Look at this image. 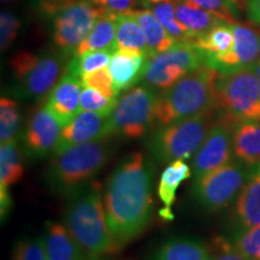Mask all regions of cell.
Here are the masks:
<instances>
[{
    "mask_svg": "<svg viewBox=\"0 0 260 260\" xmlns=\"http://www.w3.org/2000/svg\"><path fill=\"white\" fill-rule=\"evenodd\" d=\"M65 54L18 51L10 60L18 93L29 100H46L67 70Z\"/></svg>",
    "mask_w": 260,
    "mask_h": 260,
    "instance_id": "cell-6",
    "label": "cell"
},
{
    "mask_svg": "<svg viewBox=\"0 0 260 260\" xmlns=\"http://www.w3.org/2000/svg\"><path fill=\"white\" fill-rule=\"evenodd\" d=\"M158 94L146 86H136L117 100L109 116L110 134L136 140L148 134L154 123Z\"/></svg>",
    "mask_w": 260,
    "mask_h": 260,
    "instance_id": "cell-9",
    "label": "cell"
},
{
    "mask_svg": "<svg viewBox=\"0 0 260 260\" xmlns=\"http://www.w3.org/2000/svg\"><path fill=\"white\" fill-rule=\"evenodd\" d=\"M106 136H111L109 126V116L90 111H80L79 115L75 117L73 121L68 123L61 129L57 152L77 145L104 139Z\"/></svg>",
    "mask_w": 260,
    "mask_h": 260,
    "instance_id": "cell-15",
    "label": "cell"
},
{
    "mask_svg": "<svg viewBox=\"0 0 260 260\" xmlns=\"http://www.w3.org/2000/svg\"><path fill=\"white\" fill-rule=\"evenodd\" d=\"M86 2H88V3H90V4H93V5H99V6H102L103 0H86Z\"/></svg>",
    "mask_w": 260,
    "mask_h": 260,
    "instance_id": "cell-45",
    "label": "cell"
},
{
    "mask_svg": "<svg viewBox=\"0 0 260 260\" xmlns=\"http://www.w3.org/2000/svg\"><path fill=\"white\" fill-rule=\"evenodd\" d=\"M213 251L200 240L180 236L167 240L152 253L149 260H212Z\"/></svg>",
    "mask_w": 260,
    "mask_h": 260,
    "instance_id": "cell-20",
    "label": "cell"
},
{
    "mask_svg": "<svg viewBox=\"0 0 260 260\" xmlns=\"http://www.w3.org/2000/svg\"><path fill=\"white\" fill-rule=\"evenodd\" d=\"M11 260H47L44 236L18 240L12 249Z\"/></svg>",
    "mask_w": 260,
    "mask_h": 260,
    "instance_id": "cell-34",
    "label": "cell"
},
{
    "mask_svg": "<svg viewBox=\"0 0 260 260\" xmlns=\"http://www.w3.org/2000/svg\"><path fill=\"white\" fill-rule=\"evenodd\" d=\"M235 125L236 122L232 119L224 116H217V121L211 128L209 135L193 157L191 175L194 181L232 161Z\"/></svg>",
    "mask_w": 260,
    "mask_h": 260,
    "instance_id": "cell-13",
    "label": "cell"
},
{
    "mask_svg": "<svg viewBox=\"0 0 260 260\" xmlns=\"http://www.w3.org/2000/svg\"><path fill=\"white\" fill-rule=\"evenodd\" d=\"M103 9L86 0H77L53 17V42L65 56H75Z\"/></svg>",
    "mask_w": 260,
    "mask_h": 260,
    "instance_id": "cell-11",
    "label": "cell"
},
{
    "mask_svg": "<svg viewBox=\"0 0 260 260\" xmlns=\"http://www.w3.org/2000/svg\"><path fill=\"white\" fill-rule=\"evenodd\" d=\"M217 109L190 118L159 125L147 140L152 158L161 164L187 160L194 157L217 121Z\"/></svg>",
    "mask_w": 260,
    "mask_h": 260,
    "instance_id": "cell-5",
    "label": "cell"
},
{
    "mask_svg": "<svg viewBox=\"0 0 260 260\" xmlns=\"http://www.w3.org/2000/svg\"><path fill=\"white\" fill-rule=\"evenodd\" d=\"M216 252H213L212 260H247L234 248L232 242L224 239H217L214 242Z\"/></svg>",
    "mask_w": 260,
    "mask_h": 260,
    "instance_id": "cell-39",
    "label": "cell"
},
{
    "mask_svg": "<svg viewBox=\"0 0 260 260\" xmlns=\"http://www.w3.org/2000/svg\"><path fill=\"white\" fill-rule=\"evenodd\" d=\"M256 172H258V174L260 175V165L258 167V170H256Z\"/></svg>",
    "mask_w": 260,
    "mask_h": 260,
    "instance_id": "cell-49",
    "label": "cell"
},
{
    "mask_svg": "<svg viewBox=\"0 0 260 260\" xmlns=\"http://www.w3.org/2000/svg\"><path fill=\"white\" fill-rule=\"evenodd\" d=\"M232 245L247 260H260V224L235 234Z\"/></svg>",
    "mask_w": 260,
    "mask_h": 260,
    "instance_id": "cell-32",
    "label": "cell"
},
{
    "mask_svg": "<svg viewBox=\"0 0 260 260\" xmlns=\"http://www.w3.org/2000/svg\"><path fill=\"white\" fill-rule=\"evenodd\" d=\"M175 8H176V0H165V2L153 4L149 10L153 12L158 21L167 29V31L175 41L193 42L195 37L178 21L175 14Z\"/></svg>",
    "mask_w": 260,
    "mask_h": 260,
    "instance_id": "cell-29",
    "label": "cell"
},
{
    "mask_svg": "<svg viewBox=\"0 0 260 260\" xmlns=\"http://www.w3.org/2000/svg\"><path fill=\"white\" fill-rule=\"evenodd\" d=\"M234 24L235 23L222 22L214 25L209 31L195 39L193 44L198 50L203 52L204 56L222 54L233 46Z\"/></svg>",
    "mask_w": 260,
    "mask_h": 260,
    "instance_id": "cell-28",
    "label": "cell"
},
{
    "mask_svg": "<svg viewBox=\"0 0 260 260\" xmlns=\"http://www.w3.org/2000/svg\"><path fill=\"white\" fill-rule=\"evenodd\" d=\"M112 53V50H100L87 52L80 56H74L73 59L67 65L65 71L76 75L81 79L84 74L106 68L110 63Z\"/></svg>",
    "mask_w": 260,
    "mask_h": 260,
    "instance_id": "cell-31",
    "label": "cell"
},
{
    "mask_svg": "<svg viewBox=\"0 0 260 260\" xmlns=\"http://www.w3.org/2000/svg\"><path fill=\"white\" fill-rule=\"evenodd\" d=\"M160 2H165V0H141L142 4H144L147 9L149 8V5L157 4V3H160Z\"/></svg>",
    "mask_w": 260,
    "mask_h": 260,
    "instance_id": "cell-44",
    "label": "cell"
},
{
    "mask_svg": "<svg viewBox=\"0 0 260 260\" xmlns=\"http://www.w3.org/2000/svg\"><path fill=\"white\" fill-rule=\"evenodd\" d=\"M148 58L144 53L128 51H115L109 63L113 86L118 95L142 80Z\"/></svg>",
    "mask_w": 260,
    "mask_h": 260,
    "instance_id": "cell-17",
    "label": "cell"
},
{
    "mask_svg": "<svg viewBox=\"0 0 260 260\" xmlns=\"http://www.w3.org/2000/svg\"><path fill=\"white\" fill-rule=\"evenodd\" d=\"M82 81L76 75L67 73L58 81L45 105L57 117L63 126L70 123L81 111Z\"/></svg>",
    "mask_w": 260,
    "mask_h": 260,
    "instance_id": "cell-16",
    "label": "cell"
},
{
    "mask_svg": "<svg viewBox=\"0 0 260 260\" xmlns=\"http://www.w3.org/2000/svg\"><path fill=\"white\" fill-rule=\"evenodd\" d=\"M153 165L141 152H133L110 175L104 191L106 219L121 249L147 229L153 216Z\"/></svg>",
    "mask_w": 260,
    "mask_h": 260,
    "instance_id": "cell-1",
    "label": "cell"
},
{
    "mask_svg": "<svg viewBox=\"0 0 260 260\" xmlns=\"http://www.w3.org/2000/svg\"><path fill=\"white\" fill-rule=\"evenodd\" d=\"M21 135V112L15 100L3 96L0 100V142L17 140Z\"/></svg>",
    "mask_w": 260,
    "mask_h": 260,
    "instance_id": "cell-30",
    "label": "cell"
},
{
    "mask_svg": "<svg viewBox=\"0 0 260 260\" xmlns=\"http://www.w3.org/2000/svg\"><path fill=\"white\" fill-rule=\"evenodd\" d=\"M117 98H107L95 89L84 87L81 93V111H90L110 116L115 109Z\"/></svg>",
    "mask_w": 260,
    "mask_h": 260,
    "instance_id": "cell-33",
    "label": "cell"
},
{
    "mask_svg": "<svg viewBox=\"0 0 260 260\" xmlns=\"http://www.w3.org/2000/svg\"><path fill=\"white\" fill-rule=\"evenodd\" d=\"M247 14L253 23L260 25V0H247Z\"/></svg>",
    "mask_w": 260,
    "mask_h": 260,
    "instance_id": "cell-41",
    "label": "cell"
},
{
    "mask_svg": "<svg viewBox=\"0 0 260 260\" xmlns=\"http://www.w3.org/2000/svg\"><path fill=\"white\" fill-rule=\"evenodd\" d=\"M0 194H2V217L4 218L11 207V198L9 195V189L5 188H0Z\"/></svg>",
    "mask_w": 260,
    "mask_h": 260,
    "instance_id": "cell-42",
    "label": "cell"
},
{
    "mask_svg": "<svg viewBox=\"0 0 260 260\" xmlns=\"http://www.w3.org/2000/svg\"><path fill=\"white\" fill-rule=\"evenodd\" d=\"M219 73L203 64L158 95L155 118L159 125L190 118L216 109Z\"/></svg>",
    "mask_w": 260,
    "mask_h": 260,
    "instance_id": "cell-4",
    "label": "cell"
},
{
    "mask_svg": "<svg viewBox=\"0 0 260 260\" xmlns=\"http://www.w3.org/2000/svg\"><path fill=\"white\" fill-rule=\"evenodd\" d=\"M47 260H83V251L64 223L47 222L44 234Z\"/></svg>",
    "mask_w": 260,
    "mask_h": 260,
    "instance_id": "cell-19",
    "label": "cell"
},
{
    "mask_svg": "<svg viewBox=\"0 0 260 260\" xmlns=\"http://www.w3.org/2000/svg\"><path fill=\"white\" fill-rule=\"evenodd\" d=\"M254 174V167L239 159L229 161L194 181L191 191L195 203L206 212L225 209L236 200L243 186Z\"/></svg>",
    "mask_w": 260,
    "mask_h": 260,
    "instance_id": "cell-8",
    "label": "cell"
},
{
    "mask_svg": "<svg viewBox=\"0 0 260 260\" xmlns=\"http://www.w3.org/2000/svg\"><path fill=\"white\" fill-rule=\"evenodd\" d=\"M188 2L199 6L201 9L209 10V11L217 12V14L225 16V17L234 21L232 16L234 10L232 8V4H230V0H188Z\"/></svg>",
    "mask_w": 260,
    "mask_h": 260,
    "instance_id": "cell-37",
    "label": "cell"
},
{
    "mask_svg": "<svg viewBox=\"0 0 260 260\" xmlns=\"http://www.w3.org/2000/svg\"><path fill=\"white\" fill-rule=\"evenodd\" d=\"M233 149L236 159L251 167L260 165V119L237 122L234 128Z\"/></svg>",
    "mask_w": 260,
    "mask_h": 260,
    "instance_id": "cell-21",
    "label": "cell"
},
{
    "mask_svg": "<svg viewBox=\"0 0 260 260\" xmlns=\"http://www.w3.org/2000/svg\"><path fill=\"white\" fill-rule=\"evenodd\" d=\"M83 260H98V258H92V256H88V258H84Z\"/></svg>",
    "mask_w": 260,
    "mask_h": 260,
    "instance_id": "cell-48",
    "label": "cell"
},
{
    "mask_svg": "<svg viewBox=\"0 0 260 260\" xmlns=\"http://www.w3.org/2000/svg\"><path fill=\"white\" fill-rule=\"evenodd\" d=\"M77 0H35V9L44 16H56L58 12Z\"/></svg>",
    "mask_w": 260,
    "mask_h": 260,
    "instance_id": "cell-38",
    "label": "cell"
},
{
    "mask_svg": "<svg viewBox=\"0 0 260 260\" xmlns=\"http://www.w3.org/2000/svg\"><path fill=\"white\" fill-rule=\"evenodd\" d=\"M234 41L230 50L222 54L204 56L205 64L218 73H228L251 67L260 56V34L249 27L234 24Z\"/></svg>",
    "mask_w": 260,
    "mask_h": 260,
    "instance_id": "cell-14",
    "label": "cell"
},
{
    "mask_svg": "<svg viewBox=\"0 0 260 260\" xmlns=\"http://www.w3.org/2000/svg\"><path fill=\"white\" fill-rule=\"evenodd\" d=\"M240 2H241V0H230V4H232L233 10H235V8H236L237 4H239Z\"/></svg>",
    "mask_w": 260,
    "mask_h": 260,
    "instance_id": "cell-46",
    "label": "cell"
},
{
    "mask_svg": "<svg viewBox=\"0 0 260 260\" xmlns=\"http://www.w3.org/2000/svg\"><path fill=\"white\" fill-rule=\"evenodd\" d=\"M175 14L178 21L194 35L195 39L222 22L234 23V21L225 16L201 9L188 0H177Z\"/></svg>",
    "mask_w": 260,
    "mask_h": 260,
    "instance_id": "cell-22",
    "label": "cell"
},
{
    "mask_svg": "<svg viewBox=\"0 0 260 260\" xmlns=\"http://www.w3.org/2000/svg\"><path fill=\"white\" fill-rule=\"evenodd\" d=\"M116 41V14H111L103 10L102 14L96 18L92 30L87 38L81 42L76 50L75 56L87 53L92 51L112 50L115 52Z\"/></svg>",
    "mask_w": 260,
    "mask_h": 260,
    "instance_id": "cell-25",
    "label": "cell"
},
{
    "mask_svg": "<svg viewBox=\"0 0 260 260\" xmlns=\"http://www.w3.org/2000/svg\"><path fill=\"white\" fill-rule=\"evenodd\" d=\"M133 12L145 32L146 41H147L148 59L154 57L155 54L169 50L176 44V41L171 38L167 29L162 27V24L158 21V18L151 10H134Z\"/></svg>",
    "mask_w": 260,
    "mask_h": 260,
    "instance_id": "cell-26",
    "label": "cell"
},
{
    "mask_svg": "<svg viewBox=\"0 0 260 260\" xmlns=\"http://www.w3.org/2000/svg\"><path fill=\"white\" fill-rule=\"evenodd\" d=\"M110 136L63 149L52 155L45 171L48 189L69 199L93 182L111 155Z\"/></svg>",
    "mask_w": 260,
    "mask_h": 260,
    "instance_id": "cell-3",
    "label": "cell"
},
{
    "mask_svg": "<svg viewBox=\"0 0 260 260\" xmlns=\"http://www.w3.org/2000/svg\"><path fill=\"white\" fill-rule=\"evenodd\" d=\"M216 109L236 123L260 119V83L252 65L219 73Z\"/></svg>",
    "mask_w": 260,
    "mask_h": 260,
    "instance_id": "cell-7",
    "label": "cell"
},
{
    "mask_svg": "<svg viewBox=\"0 0 260 260\" xmlns=\"http://www.w3.org/2000/svg\"><path fill=\"white\" fill-rule=\"evenodd\" d=\"M3 3H5V4H11V3H15V2H18V0H2Z\"/></svg>",
    "mask_w": 260,
    "mask_h": 260,
    "instance_id": "cell-47",
    "label": "cell"
},
{
    "mask_svg": "<svg viewBox=\"0 0 260 260\" xmlns=\"http://www.w3.org/2000/svg\"><path fill=\"white\" fill-rule=\"evenodd\" d=\"M203 64L204 53L193 42H176L169 50L149 58L142 81L152 89L167 90Z\"/></svg>",
    "mask_w": 260,
    "mask_h": 260,
    "instance_id": "cell-10",
    "label": "cell"
},
{
    "mask_svg": "<svg viewBox=\"0 0 260 260\" xmlns=\"http://www.w3.org/2000/svg\"><path fill=\"white\" fill-rule=\"evenodd\" d=\"M61 129L63 124L46 105L35 109L19 135L24 154L32 160L54 155L59 144Z\"/></svg>",
    "mask_w": 260,
    "mask_h": 260,
    "instance_id": "cell-12",
    "label": "cell"
},
{
    "mask_svg": "<svg viewBox=\"0 0 260 260\" xmlns=\"http://www.w3.org/2000/svg\"><path fill=\"white\" fill-rule=\"evenodd\" d=\"M136 0H103L102 8L111 14H124V12L134 11Z\"/></svg>",
    "mask_w": 260,
    "mask_h": 260,
    "instance_id": "cell-40",
    "label": "cell"
},
{
    "mask_svg": "<svg viewBox=\"0 0 260 260\" xmlns=\"http://www.w3.org/2000/svg\"><path fill=\"white\" fill-rule=\"evenodd\" d=\"M84 87L95 89L107 98H117V93L113 86V80L109 68L92 71V73L84 74L81 77Z\"/></svg>",
    "mask_w": 260,
    "mask_h": 260,
    "instance_id": "cell-35",
    "label": "cell"
},
{
    "mask_svg": "<svg viewBox=\"0 0 260 260\" xmlns=\"http://www.w3.org/2000/svg\"><path fill=\"white\" fill-rule=\"evenodd\" d=\"M252 67H253V70H254V73L256 75V77H258L259 83H260V59L258 61H255Z\"/></svg>",
    "mask_w": 260,
    "mask_h": 260,
    "instance_id": "cell-43",
    "label": "cell"
},
{
    "mask_svg": "<svg viewBox=\"0 0 260 260\" xmlns=\"http://www.w3.org/2000/svg\"><path fill=\"white\" fill-rule=\"evenodd\" d=\"M21 23L11 12L2 11L0 15V47L2 51H8L12 42L17 38Z\"/></svg>",
    "mask_w": 260,
    "mask_h": 260,
    "instance_id": "cell-36",
    "label": "cell"
},
{
    "mask_svg": "<svg viewBox=\"0 0 260 260\" xmlns=\"http://www.w3.org/2000/svg\"><path fill=\"white\" fill-rule=\"evenodd\" d=\"M63 218L65 226L88 256L99 258L119 251L107 224L102 188L96 182L68 199Z\"/></svg>",
    "mask_w": 260,
    "mask_h": 260,
    "instance_id": "cell-2",
    "label": "cell"
},
{
    "mask_svg": "<svg viewBox=\"0 0 260 260\" xmlns=\"http://www.w3.org/2000/svg\"><path fill=\"white\" fill-rule=\"evenodd\" d=\"M23 148L18 140L2 144L0 147V188L9 189L22 180L24 174Z\"/></svg>",
    "mask_w": 260,
    "mask_h": 260,
    "instance_id": "cell-27",
    "label": "cell"
},
{
    "mask_svg": "<svg viewBox=\"0 0 260 260\" xmlns=\"http://www.w3.org/2000/svg\"><path fill=\"white\" fill-rule=\"evenodd\" d=\"M191 176V168L183 160H176L168 164L165 170L161 172L158 183V197L164 205L160 210V216L164 219H172L171 207L176 200L178 187L183 181Z\"/></svg>",
    "mask_w": 260,
    "mask_h": 260,
    "instance_id": "cell-23",
    "label": "cell"
},
{
    "mask_svg": "<svg viewBox=\"0 0 260 260\" xmlns=\"http://www.w3.org/2000/svg\"><path fill=\"white\" fill-rule=\"evenodd\" d=\"M236 234L260 224V175L255 172L237 195L234 206Z\"/></svg>",
    "mask_w": 260,
    "mask_h": 260,
    "instance_id": "cell-18",
    "label": "cell"
},
{
    "mask_svg": "<svg viewBox=\"0 0 260 260\" xmlns=\"http://www.w3.org/2000/svg\"><path fill=\"white\" fill-rule=\"evenodd\" d=\"M113 50L144 53L148 58L145 32L133 11L116 14V41Z\"/></svg>",
    "mask_w": 260,
    "mask_h": 260,
    "instance_id": "cell-24",
    "label": "cell"
}]
</instances>
